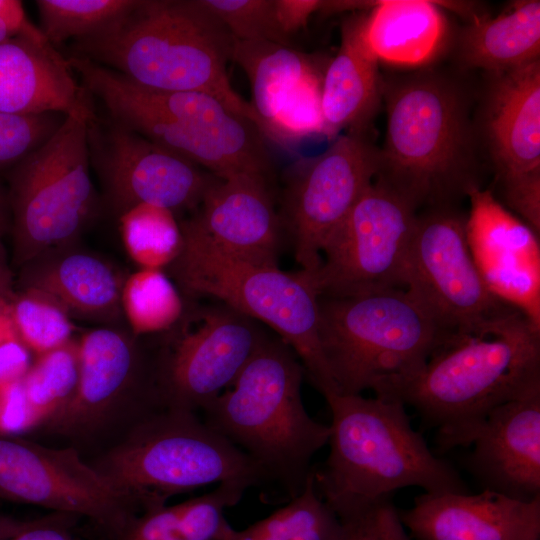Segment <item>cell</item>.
I'll return each mask as SVG.
<instances>
[{"instance_id":"3957f363","label":"cell","mask_w":540,"mask_h":540,"mask_svg":"<svg viewBox=\"0 0 540 540\" xmlns=\"http://www.w3.org/2000/svg\"><path fill=\"white\" fill-rule=\"evenodd\" d=\"M540 387V327L511 308L482 329L440 345L398 399L460 446L493 408Z\"/></svg>"},{"instance_id":"ffe728a7","label":"cell","mask_w":540,"mask_h":540,"mask_svg":"<svg viewBox=\"0 0 540 540\" xmlns=\"http://www.w3.org/2000/svg\"><path fill=\"white\" fill-rule=\"evenodd\" d=\"M467 241L489 291L540 327L539 234L512 213L490 189L466 190Z\"/></svg>"},{"instance_id":"e575fe53","label":"cell","mask_w":540,"mask_h":540,"mask_svg":"<svg viewBox=\"0 0 540 540\" xmlns=\"http://www.w3.org/2000/svg\"><path fill=\"white\" fill-rule=\"evenodd\" d=\"M238 41L290 45L275 16L274 0H200Z\"/></svg>"},{"instance_id":"4fadbf2b","label":"cell","mask_w":540,"mask_h":540,"mask_svg":"<svg viewBox=\"0 0 540 540\" xmlns=\"http://www.w3.org/2000/svg\"><path fill=\"white\" fill-rule=\"evenodd\" d=\"M417 214L407 200L374 179L324 244L319 266L301 271L319 297L403 288Z\"/></svg>"},{"instance_id":"60d3db41","label":"cell","mask_w":540,"mask_h":540,"mask_svg":"<svg viewBox=\"0 0 540 540\" xmlns=\"http://www.w3.org/2000/svg\"><path fill=\"white\" fill-rule=\"evenodd\" d=\"M323 1L274 0L277 23L283 35L290 37L306 26L310 16L320 11Z\"/></svg>"},{"instance_id":"30bf717a","label":"cell","mask_w":540,"mask_h":540,"mask_svg":"<svg viewBox=\"0 0 540 540\" xmlns=\"http://www.w3.org/2000/svg\"><path fill=\"white\" fill-rule=\"evenodd\" d=\"M89 101L64 116L52 136L21 160L10 183L13 261L22 267L40 255L71 245L90 219Z\"/></svg>"},{"instance_id":"d4e9b609","label":"cell","mask_w":540,"mask_h":540,"mask_svg":"<svg viewBox=\"0 0 540 540\" xmlns=\"http://www.w3.org/2000/svg\"><path fill=\"white\" fill-rule=\"evenodd\" d=\"M123 281L108 262L68 245L22 266L18 287L44 293L70 317L111 323L122 317Z\"/></svg>"},{"instance_id":"e0dca14e","label":"cell","mask_w":540,"mask_h":540,"mask_svg":"<svg viewBox=\"0 0 540 540\" xmlns=\"http://www.w3.org/2000/svg\"><path fill=\"white\" fill-rule=\"evenodd\" d=\"M492 74L484 132L497 187L506 205L539 233L540 61Z\"/></svg>"},{"instance_id":"1f68e13d","label":"cell","mask_w":540,"mask_h":540,"mask_svg":"<svg viewBox=\"0 0 540 540\" xmlns=\"http://www.w3.org/2000/svg\"><path fill=\"white\" fill-rule=\"evenodd\" d=\"M79 375L77 339L38 355L22 378L37 428L50 419L73 394ZM36 428V429H37Z\"/></svg>"},{"instance_id":"c3c4849f","label":"cell","mask_w":540,"mask_h":540,"mask_svg":"<svg viewBox=\"0 0 540 540\" xmlns=\"http://www.w3.org/2000/svg\"><path fill=\"white\" fill-rule=\"evenodd\" d=\"M39 31L40 29L35 26L25 29L0 19V42L19 34H33Z\"/></svg>"},{"instance_id":"5b68a950","label":"cell","mask_w":540,"mask_h":540,"mask_svg":"<svg viewBox=\"0 0 540 540\" xmlns=\"http://www.w3.org/2000/svg\"><path fill=\"white\" fill-rule=\"evenodd\" d=\"M387 132L375 177L420 207L452 205L478 184L464 94L434 73H418L385 90Z\"/></svg>"},{"instance_id":"4316f807","label":"cell","mask_w":540,"mask_h":540,"mask_svg":"<svg viewBox=\"0 0 540 540\" xmlns=\"http://www.w3.org/2000/svg\"><path fill=\"white\" fill-rule=\"evenodd\" d=\"M365 17L364 39L377 60L418 66L436 57L447 37L446 19L434 2H374Z\"/></svg>"},{"instance_id":"ee69618b","label":"cell","mask_w":540,"mask_h":540,"mask_svg":"<svg viewBox=\"0 0 540 540\" xmlns=\"http://www.w3.org/2000/svg\"><path fill=\"white\" fill-rule=\"evenodd\" d=\"M74 520L42 524L27 529L7 540H75L67 532V528L70 527Z\"/></svg>"},{"instance_id":"f1b7e54d","label":"cell","mask_w":540,"mask_h":540,"mask_svg":"<svg viewBox=\"0 0 540 540\" xmlns=\"http://www.w3.org/2000/svg\"><path fill=\"white\" fill-rule=\"evenodd\" d=\"M343 524L315 487L312 468L301 492L289 502L243 530L228 522L218 540H341Z\"/></svg>"},{"instance_id":"52a82bcc","label":"cell","mask_w":540,"mask_h":540,"mask_svg":"<svg viewBox=\"0 0 540 540\" xmlns=\"http://www.w3.org/2000/svg\"><path fill=\"white\" fill-rule=\"evenodd\" d=\"M181 230V252L166 269L182 294L213 299L269 326L323 396L337 393L320 344L319 295L308 277L233 256Z\"/></svg>"},{"instance_id":"9a60e30c","label":"cell","mask_w":540,"mask_h":540,"mask_svg":"<svg viewBox=\"0 0 540 540\" xmlns=\"http://www.w3.org/2000/svg\"><path fill=\"white\" fill-rule=\"evenodd\" d=\"M0 497L85 517L110 540L142 512L72 447L0 436Z\"/></svg>"},{"instance_id":"cb8c5ba5","label":"cell","mask_w":540,"mask_h":540,"mask_svg":"<svg viewBox=\"0 0 540 540\" xmlns=\"http://www.w3.org/2000/svg\"><path fill=\"white\" fill-rule=\"evenodd\" d=\"M86 92L41 31L0 42V113L67 115L88 101Z\"/></svg>"},{"instance_id":"2e32d148","label":"cell","mask_w":540,"mask_h":540,"mask_svg":"<svg viewBox=\"0 0 540 540\" xmlns=\"http://www.w3.org/2000/svg\"><path fill=\"white\" fill-rule=\"evenodd\" d=\"M90 161L112 208L138 204L196 210L218 177L110 118L89 123Z\"/></svg>"},{"instance_id":"ab89813d","label":"cell","mask_w":540,"mask_h":540,"mask_svg":"<svg viewBox=\"0 0 540 540\" xmlns=\"http://www.w3.org/2000/svg\"><path fill=\"white\" fill-rule=\"evenodd\" d=\"M36 428L22 379L0 385V436H17Z\"/></svg>"},{"instance_id":"d6986e66","label":"cell","mask_w":540,"mask_h":540,"mask_svg":"<svg viewBox=\"0 0 540 540\" xmlns=\"http://www.w3.org/2000/svg\"><path fill=\"white\" fill-rule=\"evenodd\" d=\"M68 60L87 92L102 101L110 118L156 145L220 179L237 174L271 177L272 163L262 135H232L158 113L113 89L96 73L90 60L77 55Z\"/></svg>"},{"instance_id":"484cf974","label":"cell","mask_w":540,"mask_h":540,"mask_svg":"<svg viewBox=\"0 0 540 540\" xmlns=\"http://www.w3.org/2000/svg\"><path fill=\"white\" fill-rule=\"evenodd\" d=\"M364 20L358 16L344 23L339 50L323 74L321 108L328 139L341 130L366 135L379 105L378 60L364 39Z\"/></svg>"},{"instance_id":"603a6c76","label":"cell","mask_w":540,"mask_h":540,"mask_svg":"<svg viewBox=\"0 0 540 540\" xmlns=\"http://www.w3.org/2000/svg\"><path fill=\"white\" fill-rule=\"evenodd\" d=\"M399 515L413 540H540V498L425 492Z\"/></svg>"},{"instance_id":"f6af8a7d","label":"cell","mask_w":540,"mask_h":540,"mask_svg":"<svg viewBox=\"0 0 540 540\" xmlns=\"http://www.w3.org/2000/svg\"><path fill=\"white\" fill-rule=\"evenodd\" d=\"M0 19L25 29L34 26L27 20L22 3L17 0H0Z\"/></svg>"},{"instance_id":"7bdbcfd3","label":"cell","mask_w":540,"mask_h":540,"mask_svg":"<svg viewBox=\"0 0 540 540\" xmlns=\"http://www.w3.org/2000/svg\"><path fill=\"white\" fill-rule=\"evenodd\" d=\"M76 518L77 517L74 515L53 512L41 518L23 520L0 513V540H7L27 529L42 524L73 520Z\"/></svg>"},{"instance_id":"83f0119b","label":"cell","mask_w":540,"mask_h":540,"mask_svg":"<svg viewBox=\"0 0 540 540\" xmlns=\"http://www.w3.org/2000/svg\"><path fill=\"white\" fill-rule=\"evenodd\" d=\"M540 54V2L518 1L495 18L480 16L464 30L460 55L471 67L492 73L513 69Z\"/></svg>"},{"instance_id":"836d02e7","label":"cell","mask_w":540,"mask_h":540,"mask_svg":"<svg viewBox=\"0 0 540 540\" xmlns=\"http://www.w3.org/2000/svg\"><path fill=\"white\" fill-rule=\"evenodd\" d=\"M135 0H38L40 31L55 47L78 41L104 28L127 11Z\"/></svg>"},{"instance_id":"b9f144b4","label":"cell","mask_w":540,"mask_h":540,"mask_svg":"<svg viewBox=\"0 0 540 540\" xmlns=\"http://www.w3.org/2000/svg\"><path fill=\"white\" fill-rule=\"evenodd\" d=\"M30 353L18 336L0 343V385L25 376L32 364Z\"/></svg>"},{"instance_id":"74e56055","label":"cell","mask_w":540,"mask_h":540,"mask_svg":"<svg viewBox=\"0 0 540 540\" xmlns=\"http://www.w3.org/2000/svg\"><path fill=\"white\" fill-rule=\"evenodd\" d=\"M341 523V540H413L391 499Z\"/></svg>"},{"instance_id":"d6a6232c","label":"cell","mask_w":540,"mask_h":540,"mask_svg":"<svg viewBox=\"0 0 540 540\" xmlns=\"http://www.w3.org/2000/svg\"><path fill=\"white\" fill-rule=\"evenodd\" d=\"M10 306L18 337L36 356L74 339L70 315L44 293L18 288L10 296Z\"/></svg>"},{"instance_id":"681fc988","label":"cell","mask_w":540,"mask_h":540,"mask_svg":"<svg viewBox=\"0 0 540 540\" xmlns=\"http://www.w3.org/2000/svg\"><path fill=\"white\" fill-rule=\"evenodd\" d=\"M10 229L8 197L0 188V237Z\"/></svg>"},{"instance_id":"7a4b0ae2","label":"cell","mask_w":540,"mask_h":540,"mask_svg":"<svg viewBox=\"0 0 540 540\" xmlns=\"http://www.w3.org/2000/svg\"><path fill=\"white\" fill-rule=\"evenodd\" d=\"M324 398L331 411L330 451L323 467L314 468V480L341 522L406 487L468 492L452 465L413 429L402 401L336 392Z\"/></svg>"},{"instance_id":"d590c367","label":"cell","mask_w":540,"mask_h":540,"mask_svg":"<svg viewBox=\"0 0 540 540\" xmlns=\"http://www.w3.org/2000/svg\"><path fill=\"white\" fill-rule=\"evenodd\" d=\"M252 487L243 481H226L204 495L179 503V531L186 540H218L226 524V508L236 505Z\"/></svg>"},{"instance_id":"8992f818","label":"cell","mask_w":540,"mask_h":540,"mask_svg":"<svg viewBox=\"0 0 540 540\" xmlns=\"http://www.w3.org/2000/svg\"><path fill=\"white\" fill-rule=\"evenodd\" d=\"M319 338L337 393L394 399L445 341L403 288L319 297Z\"/></svg>"},{"instance_id":"44dd1931","label":"cell","mask_w":540,"mask_h":540,"mask_svg":"<svg viewBox=\"0 0 540 540\" xmlns=\"http://www.w3.org/2000/svg\"><path fill=\"white\" fill-rule=\"evenodd\" d=\"M180 225L228 254L278 265L283 226L267 176L217 178L195 213Z\"/></svg>"},{"instance_id":"7c38bea8","label":"cell","mask_w":540,"mask_h":540,"mask_svg":"<svg viewBox=\"0 0 540 540\" xmlns=\"http://www.w3.org/2000/svg\"><path fill=\"white\" fill-rule=\"evenodd\" d=\"M403 289L427 312L445 341L478 331L513 308L485 285L468 245L466 216L452 205L417 214Z\"/></svg>"},{"instance_id":"8d00e7d4","label":"cell","mask_w":540,"mask_h":540,"mask_svg":"<svg viewBox=\"0 0 540 540\" xmlns=\"http://www.w3.org/2000/svg\"><path fill=\"white\" fill-rule=\"evenodd\" d=\"M58 113H0V168L19 163L41 146L62 123Z\"/></svg>"},{"instance_id":"f546056e","label":"cell","mask_w":540,"mask_h":540,"mask_svg":"<svg viewBox=\"0 0 540 540\" xmlns=\"http://www.w3.org/2000/svg\"><path fill=\"white\" fill-rule=\"evenodd\" d=\"M185 307L182 292L164 270L139 268L124 278L122 316L136 338L170 330L182 317Z\"/></svg>"},{"instance_id":"ac0fdd59","label":"cell","mask_w":540,"mask_h":540,"mask_svg":"<svg viewBox=\"0 0 540 540\" xmlns=\"http://www.w3.org/2000/svg\"><path fill=\"white\" fill-rule=\"evenodd\" d=\"M232 60L246 74L255 125L285 150L326 137L321 108L323 74L316 61L290 45L234 41Z\"/></svg>"},{"instance_id":"6da1fadb","label":"cell","mask_w":540,"mask_h":540,"mask_svg":"<svg viewBox=\"0 0 540 540\" xmlns=\"http://www.w3.org/2000/svg\"><path fill=\"white\" fill-rule=\"evenodd\" d=\"M234 41L200 0H135L104 28L76 41L72 55L144 89L210 94L255 125L249 102L227 73Z\"/></svg>"},{"instance_id":"bcb514c9","label":"cell","mask_w":540,"mask_h":540,"mask_svg":"<svg viewBox=\"0 0 540 540\" xmlns=\"http://www.w3.org/2000/svg\"><path fill=\"white\" fill-rule=\"evenodd\" d=\"M18 336L11 314L10 296L0 294V343Z\"/></svg>"},{"instance_id":"ba28073f","label":"cell","mask_w":540,"mask_h":540,"mask_svg":"<svg viewBox=\"0 0 540 540\" xmlns=\"http://www.w3.org/2000/svg\"><path fill=\"white\" fill-rule=\"evenodd\" d=\"M88 462L142 513L207 485L243 481L255 487L268 480L249 456L196 413L175 409L146 417Z\"/></svg>"},{"instance_id":"7402d4cb","label":"cell","mask_w":540,"mask_h":540,"mask_svg":"<svg viewBox=\"0 0 540 540\" xmlns=\"http://www.w3.org/2000/svg\"><path fill=\"white\" fill-rule=\"evenodd\" d=\"M472 472L485 489L540 498V387L493 408L464 437Z\"/></svg>"},{"instance_id":"9c48e42d","label":"cell","mask_w":540,"mask_h":540,"mask_svg":"<svg viewBox=\"0 0 540 540\" xmlns=\"http://www.w3.org/2000/svg\"><path fill=\"white\" fill-rule=\"evenodd\" d=\"M132 334L94 328L77 339L79 375L67 402L37 431L90 460L121 441L138 423L164 409L154 354Z\"/></svg>"},{"instance_id":"f35d334b","label":"cell","mask_w":540,"mask_h":540,"mask_svg":"<svg viewBox=\"0 0 540 540\" xmlns=\"http://www.w3.org/2000/svg\"><path fill=\"white\" fill-rule=\"evenodd\" d=\"M114 540H186L179 531V505H163L139 514Z\"/></svg>"},{"instance_id":"7dc6e473","label":"cell","mask_w":540,"mask_h":540,"mask_svg":"<svg viewBox=\"0 0 540 540\" xmlns=\"http://www.w3.org/2000/svg\"><path fill=\"white\" fill-rule=\"evenodd\" d=\"M12 271L8 265L5 249L0 237V294L11 296L14 292Z\"/></svg>"},{"instance_id":"277c9868","label":"cell","mask_w":540,"mask_h":540,"mask_svg":"<svg viewBox=\"0 0 540 540\" xmlns=\"http://www.w3.org/2000/svg\"><path fill=\"white\" fill-rule=\"evenodd\" d=\"M304 376L294 351L268 334L231 386L202 409L204 423L277 481L288 500L303 489L330 435L305 409Z\"/></svg>"},{"instance_id":"4dcf8cb0","label":"cell","mask_w":540,"mask_h":540,"mask_svg":"<svg viewBox=\"0 0 540 540\" xmlns=\"http://www.w3.org/2000/svg\"><path fill=\"white\" fill-rule=\"evenodd\" d=\"M124 248L143 269H166L181 252L183 234L175 213L153 204H138L119 215Z\"/></svg>"},{"instance_id":"5bb4252c","label":"cell","mask_w":540,"mask_h":540,"mask_svg":"<svg viewBox=\"0 0 540 540\" xmlns=\"http://www.w3.org/2000/svg\"><path fill=\"white\" fill-rule=\"evenodd\" d=\"M378 167L379 149L366 135L352 133L288 166L279 215L300 270L319 266L324 244L374 181Z\"/></svg>"},{"instance_id":"8fae6325","label":"cell","mask_w":540,"mask_h":540,"mask_svg":"<svg viewBox=\"0 0 540 540\" xmlns=\"http://www.w3.org/2000/svg\"><path fill=\"white\" fill-rule=\"evenodd\" d=\"M267 335L259 322L225 304L188 298L180 320L152 348L163 407L202 411L231 386Z\"/></svg>"}]
</instances>
